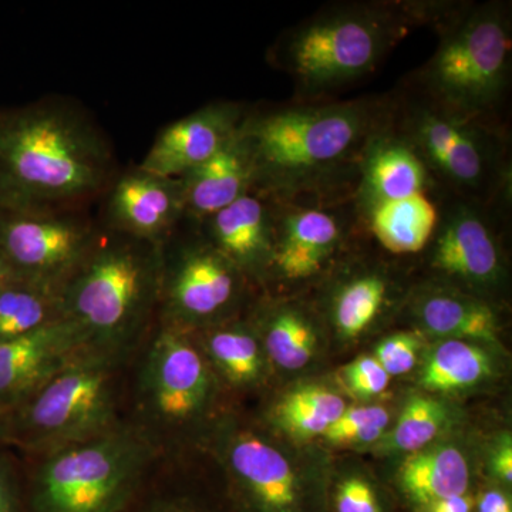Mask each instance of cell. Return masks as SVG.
I'll return each instance as SVG.
<instances>
[{"label": "cell", "instance_id": "23", "mask_svg": "<svg viewBox=\"0 0 512 512\" xmlns=\"http://www.w3.org/2000/svg\"><path fill=\"white\" fill-rule=\"evenodd\" d=\"M184 217L202 224L254 188V165L241 127L214 157L178 178Z\"/></svg>", "mask_w": 512, "mask_h": 512}, {"label": "cell", "instance_id": "3", "mask_svg": "<svg viewBox=\"0 0 512 512\" xmlns=\"http://www.w3.org/2000/svg\"><path fill=\"white\" fill-rule=\"evenodd\" d=\"M447 5L346 2L326 6L279 37L272 50L274 63L291 77L301 96L298 101H319L376 72L410 29L436 22Z\"/></svg>", "mask_w": 512, "mask_h": 512}, {"label": "cell", "instance_id": "9", "mask_svg": "<svg viewBox=\"0 0 512 512\" xmlns=\"http://www.w3.org/2000/svg\"><path fill=\"white\" fill-rule=\"evenodd\" d=\"M215 453L234 512H330L333 470L322 448L222 423Z\"/></svg>", "mask_w": 512, "mask_h": 512}, {"label": "cell", "instance_id": "7", "mask_svg": "<svg viewBox=\"0 0 512 512\" xmlns=\"http://www.w3.org/2000/svg\"><path fill=\"white\" fill-rule=\"evenodd\" d=\"M448 195L392 119L369 141L352 190L360 231L387 254L421 255Z\"/></svg>", "mask_w": 512, "mask_h": 512}, {"label": "cell", "instance_id": "40", "mask_svg": "<svg viewBox=\"0 0 512 512\" xmlns=\"http://www.w3.org/2000/svg\"><path fill=\"white\" fill-rule=\"evenodd\" d=\"M12 276V271H10L9 266L6 264L5 259L2 258V255H0V282L12 278Z\"/></svg>", "mask_w": 512, "mask_h": 512}, {"label": "cell", "instance_id": "15", "mask_svg": "<svg viewBox=\"0 0 512 512\" xmlns=\"http://www.w3.org/2000/svg\"><path fill=\"white\" fill-rule=\"evenodd\" d=\"M141 384L154 420L184 427L210 412L217 376L190 332L164 325L148 350Z\"/></svg>", "mask_w": 512, "mask_h": 512}, {"label": "cell", "instance_id": "4", "mask_svg": "<svg viewBox=\"0 0 512 512\" xmlns=\"http://www.w3.org/2000/svg\"><path fill=\"white\" fill-rule=\"evenodd\" d=\"M163 264V248L100 232L60 291L63 318L83 333L90 349L120 356L160 303Z\"/></svg>", "mask_w": 512, "mask_h": 512}, {"label": "cell", "instance_id": "2", "mask_svg": "<svg viewBox=\"0 0 512 512\" xmlns=\"http://www.w3.org/2000/svg\"><path fill=\"white\" fill-rule=\"evenodd\" d=\"M116 180L106 133L72 101L0 110V211L72 210Z\"/></svg>", "mask_w": 512, "mask_h": 512}, {"label": "cell", "instance_id": "32", "mask_svg": "<svg viewBox=\"0 0 512 512\" xmlns=\"http://www.w3.org/2000/svg\"><path fill=\"white\" fill-rule=\"evenodd\" d=\"M427 348V338L419 330H400L384 336L375 346L373 357L393 379L413 372Z\"/></svg>", "mask_w": 512, "mask_h": 512}, {"label": "cell", "instance_id": "26", "mask_svg": "<svg viewBox=\"0 0 512 512\" xmlns=\"http://www.w3.org/2000/svg\"><path fill=\"white\" fill-rule=\"evenodd\" d=\"M201 352L215 376L237 389H254L268 376L269 360L251 322L227 320L202 330Z\"/></svg>", "mask_w": 512, "mask_h": 512}, {"label": "cell", "instance_id": "5", "mask_svg": "<svg viewBox=\"0 0 512 512\" xmlns=\"http://www.w3.org/2000/svg\"><path fill=\"white\" fill-rule=\"evenodd\" d=\"M440 42L409 87L444 109L498 121L511 83V8L504 2L448 6Z\"/></svg>", "mask_w": 512, "mask_h": 512}, {"label": "cell", "instance_id": "6", "mask_svg": "<svg viewBox=\"0 0 512 512\" xmlns=\"http://www.w3.org/2000/svg\"><path fill=\"white\" fill-rule=\"evenodd\" d=\"M393 124L448 197L497 210L507 205L510 143L500 123L461 116L406 86L393 96Z\"/></svg>", "mask_w": 512, "mask_h": 512}, {"label": "cell", "instance_id": "11", "mask_svg": "<svg viewBox=\"0 0 512 512\" xmlns=\"http://www.w3.org/2000/svg\"><path fill=\"white\" fill-rule=\"evenodd\" d=\"M497 208L448 197L439 227L423 254L431 281L493 303L507 286Z\"/></svg>", "mask_w": 512, "mask_h": 512}, {"label": "cell", "instance_id": "14", "mask_svg": "<svg viewBox=\"0 0 512 512\" xmlns=\"http://www.w3.org/2000/svg\"><path fill=\"white\" fill-rule=\"evenodd\" d=\"M248 279L205 238L187 242L163 264L164 325L194 332L231 320Z\"/></svg>", "mask_w": 512, "mask_h": 512}, {"label": "cell", "instance_id": "8", "mask_svg": "<svg viewBox=\"0 0 512 512\" xmlns=\"http://www.w3.org/2000/svg\"><path fill=\"white\" fill-rule=\"evenodd\" d=\"M156 454L146 431L120 426L45 454L26 512H127Z\"/></svg>", "mask_w": 512, "mask_h": 512}, {"label": "cell", "instance_id": "18", "mask_svg": "<svg viewBox=\"0 0 512 512\" xmlns=\"http://www.w3.org/2000/svg\"><path fill=\"white\" fill-rule=\"evenodd\" d=\"M247 110L237 103H212L164 128L138 167L180 178L204 164L238 133Z\"/></svg>", "mask_w": 512, "mask_h": 512}, {"label": "cell", "instance_id": "39", "mask_svg": "<svg viewBox=\"0 0 512 512\" xmlns=\"http://www.w3.org/2000/svg\"><path fill=\"white\" fill-rule=\"evenodd\" d=\"M12 441V427H10V414L0 410V443Z\"/></svg>", "mask_w": 512, "mask_h": 512}, {"label": "cell", "instance_id": "1", "mask_svg": "<svg viewBox=\"0 0 512 512\" xmlns=\"http://www.w3.org/2000/svg\"><path fill=\"white\" fill-rule=\"evenodd\" d=\"M392 114L393 96L296 101L247 113L241 134L255 190L281 201L349 197L363 151Z\"/></svg>", "mask_w": 512, "mask_h": 512}, {"label": "cell", "instance_id": "21", "mask_svg": "<svg viewBox=\"0 0 512 512\" xmlns=\"http://www.w3.org/2000/svg\"><path fill=\"white\" fill-rule=\"evenodd\" d=\"M476 453L456 434L403 458L393 476L397 498L407 510L440 498L476 493Z\"/></svg>", "mask_w": 512, "mask_h": 512}, {"label": "cell", "instance_id": "38", "mask_svg": "<svg viewBox=\"0 0 512 512\" xmlns=\"http://www.w3.org/2000/svg\"><path fill=\"white\" fill-rule=\"evenodd\" d=\"M476 493L454 495L421 504L409 512H474Z\"/></svg>", "mask_w": 512, "mask_h": 512}, {"label": "cell", "instance_id": "37", "mask_svg": "<svg viewBox=\"0 0 512 512\" xmlns=\"http://www.w3.org/2000/svg\"><path fill=\"white\" fill-rule=\"evenodd\" d=\"M474 512H512L511 490L487 481L477 488Z\"/></svg>", "mask_w": 512, "mask_h": 512}, {"label": "cell", "instance_id": "31", "mask_svg": "<svg viewBox=\"0 0 512 512\" xmlns=\"http://www.w3.org/2000/svg\"><path fill=\"white\" fill-rule=\"evenodd\" d=\"M330 512H393L392 501L382 487L362 471L333 476Z\"/></svg>", "mask_w": 512, "mask_h": 512}, {"label": "cell", "instance_id": "25", "mask_svg": "<svg viewBox=\"0 0 512 512\" xmlns=\"http://www.w3.org/2000/svg\"><path fill=\"white\" fill-rule=\"evenodd\" d=\"M494 353L466 340H434L420 363L419 386L446 399L473 392L497 375Z\"/></svg>", "mask_w": 512, "mask_h": 512}, {"label": "cell", "instance_id": "33", "mask_svg": "<svg viewBox=\"0 0 512 512\" xmlns=\"http://www.w3.org/2000/svg\"><path fill=\"white\" fill-rule=\"evenodd\" d=\"M339 379L346 392L362 402H370L386 393L392 377L387 375L373 355H363L343 366Z\"/></svg>", "mask_w": 512, "mask_h": 512}, {"label": "cell", "instance_id": "29", "mask_svg": "<svg viewBox=\"0 0 512 512\" xmlns=\"http://www.w3.org/2000/svg\"><path fill=\"white\" fill-rule=\"evenodd\" d=\"M62 319L60 292L56 289L16 276L0 282V343Z\"/></svg>", "mask_w": 512, "mask_h": 512}, {"label": "cell", "instance_id": "10", "mask_svg": "<svg viewBox=\"0 0 512 512\" xmlns=\"http://www.w3.org/2000/svg\"><path fill=\"white\" fill-rule=\"evenodd\" d=\"M119 356L89 349L10 413L12 441L50 453L119 427Z\"/></svg>", "mask_w": 512, "mask_h": 512}, {"label": "cell", "instance_id": "28", "mask_svg": "<svg viewBox=\"0 0 512 512\" xmlns=\"http://www.w3.org/2000/svg\"><path fill=\"white\" fill-rule=\"evenodd\" d=\"M349 406L342 393L323 383L286 390L268 413L276 436L296 444L319 440Z\"/></svg>", "mask_w": 512, "mask_h": 512}, {"label": "cell", "instance_id": "27", "mask_svg": "<svg viewBox=\"0 0 512 512\" xmlns=\"http://www.w3.org/2000/svg\"><path fill=\"white\" fill-rule=\"evenodd\" d=\"M463 416L446 397L414 393L396 416L386 436L372 448L379 456H409L446 439L460 426Z\"/></svg>", "mask_w": 512, "mask_h": 512}, {"label": "cell", "instance_id": "36", "mask_svg": "<svg viewBox=\"0 0 512 512\" xmlns=\"http://www.w3.org/2000/svg\"><path fill=\"white\" fill-rule=\"evenodd\" d=\"M137 512H218L210 505L188 497V495L170 494L156 497L137 507ZM229 512H234L229 510Z\"/></svg>", "mask_w": 512, "mask_h": 512}, {"label": "cell", "instance_id": "35", "mask_svg": "<svg viewBox=\"0 0 512 512\" xmlns=\"http://www.w3.org/2000/svg\"><path fill=\"white\" fill-rule=\"evenodd\" d=\"M0 512H26L25 498L12 464L0 456Z\"/></svg>", "mask_w": 512, "mask_h": 512}, {"label": "cell", "instance_id": "16", "mask_svg": "<svg viewBox=\"0 0 512 512\" xmlns=\"http://www.w3.org/2000/svg\"><path fill=\"white\" fill-rule=\"evenodd\" d=\"M184 220L178 178L161 177L137 167L117 177L109 187L104 208L107 231L163 248Z\"/></svg>", "mask_w": 512, "mask_h": 512}, {"label": "cell", "instance_id": "30", "mask_svg": "<svg viewBox=\"0 0 512 512\" xmlns=\"http://www.w3.org/2000/svg\"><path fill=\"white\" fill-rule=\"evenodd\" d=\"M392 423V412L383 404H349L319 440L330 448L365 450L375 447L386 436Z\"/></svg>", "mask_w": 512, "mask_h": 512}, {"label": "cell", "instance_id": "24", "mask_svg": "<svg viewBox=\"0 0 512 512\" xmlns=\"http://www.w3.org/2000/svg\"><path fill=\"white\" fill-rule=\"evenodd\" d=\"M396 281L382 266L352 265L330 285L326 316L340 339L362 338L397 299Z\"/></svg>", "mask_w": 512, "mask_h": 512}, {"label": "cell", "instance_id": "17", "mask_svg": "<svg viewBox=\"0 0 512 512\" xmlns=\"http://www.w3.org/2000/svg\"><path fill=\"white\" fill-rule=\"evenodd\" d=\"M89 349L83 333L66 319L0 343V410L18 409Z\"/></svg>", "mask_w": 512, "mask_h": 512}, {"label": "cell", "instance_id": "12", "mask_svg": "<svg viewBox=\"0 0 512 512\" xmlns=\"http://www.w3.org/2000/svg\"><path fill=\"white\" fill-rule=\"evenodd\" d=\"M359 231L352 195L276 200L274 252L266 282L298 286L322 278Z\"/></svg>", "mask_w": 512, "mask_h": 512}, {"label": "cell", "instance_id": "19", "mask_svg": "<svg viewBox=\"0 0 512 512\" xmlns=\"http://www.w3.org/2000/svg\"><path fill=\"white\" fill-rule=\"evenodd\" d=\"M275 215V198L252 188L201 225L204 238L248 282L265 284L274 252Z\"/></svg>", "mask_w": 512, "mask_h": 512}, {"label": "cell", "instance_id": "22", "mask_svg": "<svg viewBox=\"0 0 512 512\" xmlns=\"http://www.w3.org/2000/svg\"><path fill=\"white\" fill-rule=\"evenodd\" d=\"M269 365L286 373L311 366L322 348L323 329L318 312L303 301L278 298L266 301L252 320Z\"/></svg>", "mask_w": 512, "mask_h": 512}, {"label": "cell", "instance_id": "13", "mask_svg": "<svg viewBox=\"0 0 512 512\" xmlns=\"http://www.w3.org/2000/svg\"><path fill=\"white\" fill-rule=\"evenodd\" d=\"M100 232L72 210L0 211V255L16 278L62 291Z\"/></svg>", "mask_w": 512, "mask_h": 512}, {"label": "cell", "instance_id": "34", "mask_svg": "<svg viewBox=\"0 0 512 512\" xmlns=\"http://www.w3.org/2000/svg\"><path fill=\"white\" fill-rule=\"evenodd\" d=\"M487 481L501 485V487L511 490L512 488V437L510 431L498 434L488 447Z\"/></svg>", "mask_w": 512, "mask_h": 512}, {"label": "cell", "instance_id": "20", "mask_svg": "<svg viewBox=\"0 0 512 512\" xmlns=\"http://www.w3.org/2000/svg\"><path fill=\"white\" fill-rule=\"evenodd\" d=\"M404 306L426 338L466 340L494 352L503 348L494 303L429 279L410 289Z\"/></svg>", "mask_w": 512, "mask_h": 512}]
</instances>
